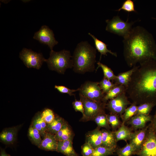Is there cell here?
I'll return each mask as SVG.
<instances>
[{"mask_svg": "<svg viewBox=\"0 0 156 156\" xmlns=\"http://www.w3.org/2000/svg\"><path fill=\"white\" fill-rule=\"evenodd\" d=\"M96 53V49L87 41L79 43L72 56L73 71L79 74L94 71Z\"/></svg>", "mask_w": 156, "mask_h": 156, "instance_id": "obj_3", "label": "cell"}, {"mask_svg": "<svg viewBox=\"0 0 156 156\" xmlns=\"http://www.w3.org/2000/svg\"><path fill=\"white\" fill-rule=\"evenodd\" d=\"M151 120V117L150 116L138 114L131 118L129 122L136 128H142L145 126L146 122Z\"/></svg>", "mask_w": 156, "mask_h": 156, "instance_id": "obj_20", "label": "cell"}, {"mask_svg": "<svg viewBox=\"0 0 156 156\" xmlns=\"http://www.w3.org/2000/svg\"><path fill=\"white\" fill-rule=\"evenodd\" d=\"M99 86L103 93L105 94L112 88L117 85L107 79L103 77L99 82Z\"/></svg>", "mask_w": 156, "mask_h": 156, "instance_id": "obj_31", "label": "cell"}, {"mask_svg": "<svg viewBox=\"0 0 156 156\" xmlns=\"http://www.w3.org/2000/svg\"><path fill=\"white\" fill-rule=\"evenodd\" d=\"M86 137V142L89 144L94 149L101 145L102 134L101 131L98 127L88 132Z\"/></svg>", "mask_w": 156, "mask_h": 156, "instance_id": "obj_13", "label": "cell"}, {"mask_svg": "<svg viewBox=\"0 0 156 156\" xmlns=\"http://www.w3.org/2000/svg\"><path fill=\"white\" fill-rule=\"evenodd\" d=\"M98 66L97 69L101 67L103 71L104 74V77L112 81H114L115 79L116 75H115L111 69L106 65L104 64L99 61L97 63Z\"/></svg>", "mask_w": 156, "mask_h": 156, "instance_id": "obj_29", "label": "cell"}, {"mask_svg": "<svg viewBox=\"0 0 156 156\" xmlns=\"http://www.w3.org/2000/svg\"><path fill=\"white\" fill-rule=\"evenodd\" d=\"M107 116L109 123L110 125L113 129L115 130L120 124L117 114L111 113L107 115Z\"/></svg>", "mask_w": 156, "mask_h": 156, "instance_id": "obj_36", "label": "cell"}, {"mask_svg": "<svg viewBox=\"0 0 156 156\" xmlns=\"http://www.w3.org/2000/svg\"><path fill=\"white\" fill-rule=\"evenodd\" d=\"M73 133L69 125L65 122L60 130L55 135L56 140L58 141L68 140H73Z\"/></svg>", "mask_w": 156, "mask_h": 156, "instance_id": "obj_18", "label": "cell"}, {"mask_svg": "<svg viewBox=\"0 0 156 156\" xmlns=\"http://www.w3.org/2000/svg\"><path fill=\"white\" fill-rule=\"evenodd\" d=\"M123 10L128 12H136L133 1L132 0H126L122 3L121 8L116 11H119Z\"/></svg>", "mask_w": 156, "mask_h": 156, "instance_id": "obj_35", "label": "cell"}, {"mask_svg": "<svg viewBox=\"0 0 156 156\" xmlns=\"http://www.w3.org/2000/svg\"><path fill=\"white\" fill-rule=\"evenodd\" d=\"M154 106L153 104L148 103H146L141 104L137 107L136 115L142 114L148 115Z\"/></svg>", "mask_w": 156, "mask_h": 156, "instance_id": "obj_33", "label": "cell"}, {"mask_svg": "<svg viewBox=\"0 0 156 156\" xmlns=\"http://www.w3.org/2000/svg\"><path fill=\"white\" fill-rule=\"evenodd\" d=\"M33 38L48 45L51 50L58 43L55 39L53 31L46 25L42 26L39 30L35 33Z\"/></svg>", "mask_w": 156, "mask_h": 156, "instance_id": "obj_9", "label": "cell"}, {"mask_svg": "<svg viewBox=\"0 0 156 156\" xmlns=\"http://www.w3.org/2000/svg\"><path fill=\"white\" fill-rule=\"evenodd\" d=\"M94 149L88 143L85 142L81 146V153L83 156H91Z\"/></svg>", "mask_w": 156, "mask_h": 156, "instance_id": "obj_38", "label": "cell"}, {"mask_svg": "<svg viewBox=\"0 0 156 156\" xmlns=\"http://www.w3.org/2000/svg\"><path fill=\"white\" fill-rule=\"evenodd\" d=\"M126 88L125 93L136 104L148 103L156 105V60L140 64Z\"/></svg>", "mask_w": 156, "mask_h": 156, "instance_id": "obj_1", "label": "cell"}, {"mask_svg": "<svg viewBox=\"0 0 156 156\" xmlns=\"http://www.w3.org/2000/svg\"><path fill=\"white\" fill-rule=\"evenodd\" d=\"M88 34L93 39L96 49L100 53V60H101L102 55H107V53H108L116 57L117 56L116 53L113 52L110 50H109L107 49V45L97 39L94 35L90 33H89Z\"/></svg>", "mask_w": 156, "mask_h": 156, "instance_id": "obj_21", "label": "cell"}, {"mask_svg": "<svg viewBox=\"0 0 156 156\" xmlns=\"http://www.w3.org/2000/svg\"><path fill=\"white\" fill-rule=\"evenodd\" d=\"M19 57L28 68L39 69L45 60L41 53H37L31 49L23 48L19 53Z\"/></svg>", "mask_w": 156, "mask_h": 156, "instance_id": "obj_8", "label": "cell"}, {"mask_svg": "<svg viewBox=\"0 0 156 156\" xmlns=\"http://www.w3.org/2000/svg\"><path fill=\"white\" fill-rule=\"evenodd\" d=\"M151 129L140 150L137 153L140 156H156V133Z\"/></svg>", "mask_w": 156, "mask_h": 156, "instance_id": "obj_11", "label": "cell"}, {"mask_svg": "<svg viewBox=\"0 0 156 156\" xmlns=\"http://www.w3.org/2000/svg\"><path fill=\"white\" fill-rule=\"evenodd\" d=\"M115 148L101 145L94 149L91 156H107L113 154Z\"/></svg>", "mask_w": 156, "mask_h": 156, "instance_id": "obj_26", "label": "cell"}, {"mask_svg": "<svg viewBox=\"0 0 156 156\" xmlns=\"http://www.w3.org/2000/svg\"><path fill=\"white\" fill-rule=\"evenodd\" d=\"M128 19L124 21L117 15L114 16L111 19H107L105 30L110 33L123 36H126L132 29L134 22H128Z\"/></svg>", "mask_w": 156, "mask_h": 156, "instance_id": "obj_6", "label": "cell"}, {"mask_svg": "<svg viewBox=\"0 0 156 156\" xmlns=\"http://www.w3.org/2000/svg\"><path fill=\"white\" fill-rule=\"evenodd\" d=\"M102 143L101 145L116 148V141L114 132L104 130L101 131Z\"/></svg>", "mask_w": 156, "mask_h": 156, "instance_id": "obj_19", "label": "cell"}, {"mask_svg": "<svg viewBox=\"0 0 156 156\" xmlns=\"http://www.w3.org/2000/svg\"><path fill=\"white\" fill-rule=\"evenodd\" d=\"M49 69L59 73L64 74L68 68H73V62L69 51L63 50L58 52L51 51L50 57L45 60Z\"/></svg>", "mask_w": 156, "mask_h": 156, "instance_id": "obj_4", "label": "cell"}, {"mask_svg": "<svg viewBox=\"0 0 156 156\" xmlns=\"http://www.w3.org/2000/svg\"><path fill=\"white\" fill-rule=\"evenodd\" d=\"M93 120L97 124L98 127H104L106 128L109 127V123L107 115L105 113L100 114L97 116Z\"/></svg>", "mask_w": 156, "mask_h": 156, "instance_id": "obj_30", "label": "cell"}, {"mask_svg": "<svg viewBox=\"0 0 156 156\" xmlns=\"http://www.w3.org/2000/svg\"><path fill=\"white\" fill-rule=\"evenodd\" d=\"M130 104L125 92L110 100L106 105L111 113L121 115L125 112L127 105Z\"/></svg>", "mask_w": 156, "mask_h": 156, "instance_id": "obj_10", "label": "cell"}, {"mask_svg": "<svg viewBox=\"0 0 156 156\" xmlns=\"http://www.w3.org/2000/svg\"><path fill=\"white\" fill-rule=\"evenodd\" d=\"M57 151L66 156H78L73 148L72 141L69 140L58 141Z\"/></svg>", "mask_w": 156, "mask_h": 156, "instance_id": "obj_15", "label": "cell"}, {"mask_svg": "<svg viewBox=\"0 0 156 156\" xmlns=\"http://www.w3.org/2000/svg\"><path fill=\"white\" fill-rule=\"evenodd\" d=\"M30 1V0H22V1L24 2H25V3H26V2H29V1Z\"/></svg>", "mask_w": 156, "mask_h": 156, "instance_id": "obj_42", "label": "cell"}, {"mask_svg": "<svg viewBox=\"0 0 156 156\" xmlns=\"http://www.w3.org/2000/svg\"><path fill=\"white\" fill-rule=\"evenodd\" d=\"M0 156H11L9 154L6 153L5 151L3 149L1 150Z\"/></svg>", "mask_w": 156, "mask_h": 156, "instance_id": "obj_41", "label": "cell"}, {"mask_svg": "<svg viewBox=\"0 0 156 156\" xmlns=\"http://www.w3.org/2000/svg\"><path fill=\"white\" fill-rule=\"evenodd\" d=\"M114 133L117 142L121 140H126L130 139L133 133L124 124L114 132Z\"/></svg>", "mask_w": 156, "mask_h": 156, "instance_id": "obj_25", "label": "cell"}, {"mask_svg": "<svg viewBox=\"0 0 156 156\" xmlns=\"http://www.w3.org/2000/svg\"><path fill=\"white\" fill-rule=\"evenodd\" d=\"M32 125L34 127L39 131L42 136L44 137L48 132L47 124L41 118L40 113L38 114L35 118Z\"/></svg>", "mask_w": 156, "mask_h": 156, "instance_id": "obj_24", "label": "cell"}, {"mask_svg": "<svg viewBox=\"0 0 156 156\" xmlns=\"http://www.w3.org/2000/svg\"><path fill=\"white\" fill-rule=\"evenodd\" d=\"M28 134L31 141L39 147L42 140L39 131L31 125L29 129Z\"/></svg>", "mask_w": 156, "mask_h": 156, "instance_id": "obj_27", "label": "cell"}, {"mask_svg": "<svg viewBox=\"0 0 156 156\" xmlns=\"http://www.w3.org/2000/svg\"><path fill=\"white\" fill-rule=\"evenodd\" d=\"M78 89L79 94L97 101H103L105 94L99 86V82L87 81Z\"/></svg>", "mask_w": 156, "mask_h": 156, "instance_id": "obj_7", "label": "cell"}, {"mask_svg": "<svg viewBox=\"0 0 156 156\" xmlns=\"http://www.w3.org/2000/svg\"><path fill=\"white\" fill-rule=\"evenodd\" d=\"M137 107L136 104L133 103L130 107L126 108L122 116L124 122L129 119L133 115H136Z\"/></svg>", "mask_w": 156, "mask_h": 156, "instance_id": "obj_32", "label": "cell"}, {"mask_svg": "<svg viewBox=\"0 0 156 156\" xmlns=\"http://www.w3.org/2000/svg\"><path fill=\"white\" fill-rule=\"evenodd\" d=\"M18 128L13 127L3 130L0 134L1 140L6 144H12L16 139Z\"/></svg>", "mask_w": 156, "mask_h": 156, "instance_id": "obj_14", "label": "cell"}, {"mask_svg": "<svg viewBox=\"0 0 156 156\" xmlns=\"http://www.w3.org/2000/svg\"><path fill=\"white\" fill-rule=\"evenodd\" d=\"M125 89L126 88L124 86L116 85L105 94L103 101L106 103L108 100L113 99L119 95L125 92Z\"/></svg>", "mask_w": 156, "mask_h": 156, "instance_id": "obj_23", "label": "cell"}, {"mask_svg": "<svg viewBox=\"0 0 156 156\" xmlns=\"http://www.w3.org/2000/svg\"><path fill=\"white\" fill-rule=\"evenodd\" d=\"M58 142L55 135L47 132L39 148L47 151H57Z\"/></svg>", "mask_w": 156, "mask_h": 156, "instance_id": "obj_12", "label": "cell"}, {"mask_svg": "<svg viewBox=\"0 0 156 156\" xmlns=\"http://www.w3.org/2000/svg\"><path fill=\"white\" fill-rule=\"evenodd\" d=\"M65 122L62 118L58 116L55 117L52 122L47 125V131L55 135L61 129Z\"/></svg>", "mask_w": 156, "mask_h": 156, "instance_id": "obj_22", "label": "cell"}, {"mask_svg": "<svg viewBox=\"0 0 156 156\" xmlns=\"http://www.w3.org/2000/svg\"><path fill=\"white\" fill-rule=\"evenodd\" d=\"M80 100L84 107V113L81 120L87 121L93 120L99 114L105 113L106 103L104 101H97L79 94Z\"/></svg>", "mask_w": 156, "mask_h": 156, "instance_id": "obj_5", "label": "cell"}, {"mask_svg": "<svg viewBox=\"0 0 156 156\" xmlns=\"http://www.w3.org/2000/svg\"><path fill=\"white\" fill-rule=\"evenodd\" d=\"M151 129L156 132V112L152 123Z\"/></svg>", "mask_w": 156, "mask_h": 156, "instance_id": "obj_40", "label": "cell"}, {"mask_svg": "<svg viewBox=\"0 0 156 156\" xmlns=\"http://www.w3.org/2000/svg\"><path fill=\"white\" fill-rule=\"evenodd\" d=\"M138 66H135L131 69L119 73L114 80V83L117 85L124 86L126 88L130 82L131 77L133 72L137 68Z\"/></svg>", "mask_w": 156, "mask_h": 156, "instance_id": "obj_16", "label": "cell"}, {"mask_svg": "<svg viewBox=\"0 0 156 156\" xmlns=\"http://www.w3.org/2000/svg\"><path fill=\"white\" fill-rule=\"evenodd\" d=\"M123 55L131 67L150 59L156 60V44L152 35L143 27L132 28L123 38Z\"/></svg>", "mask_w": 156, "mask_h": 156, "instance_id": "obj_2", "label": "cell"}, {"mask_svg": "<svg viewBox=\"0 0 156 156\" xmlns=\"http://www.w3.org/2000/svg\"><path fill=\"white\" fill-rule=\"evenodd\" d=\"M146 129L138 131L133 133L130 139L131 143L135 147L137 153L141 149L146 138Z\"/></svg>", "mask_w": 156, "mask_h": 156, "instance_id": "obj_17", "label": "cell"}, {"mask_svg": "<svg viewBox=\"0 0 156 156\" xmlns=\"http://www.w3.org/2000/svg\"><path fill=\"white\" fill-rule=\"evenodd\" d=\"M136 153L137 151L135 147L130 143L118 149L117 151L118 156H131Z\"/></svg>", "mask_w": 156, "mask_h": 156, "instance_id": "obj_28", "label": "cell"}, {"mask_svg": "<svg viewBox=\"0 0 156 156\" xmlns=\"http://www.w3.org/2000/svg\"><path fill=\"white\" fill-rule=\"evenodd\" d=\"M41 118L47 124L52 122L55 118V117L53 111L51 109L46 108L40 113Z\"/></svg>", "mask_w": 156, "mask_h": 156, "instance_id": "obj_34", "label": "cell"}, {"mask_svg": "<svg viewBox=\"0 0 156 156\" xmlns=\"http://www.w3.org/2000/svg\"><path fill=\"white\" fill-rule=\"evenodd\" d=\"M54 87L59 92L62 93L67 94L70 96L74 95L73 93L79 91L78 88L76 90L70 89L63 86L55 85Z\"/></svg>", "mask_w": 156, "mask_h": 156, "instance_id": "obj_37", "label": "cell"}, {"mask_svg": "<svg viewBox=\"0 0 156 156\" xmlns=\"http://www.w3.org/2000/svg\"><path fill=\"white\" fill-rule=\"evenodd\" d=\"M73 107L75 111L79 112L82 113V115L84 114V109L83 105L81 100L75 99L72 103Z\"/></svg>", "mask_w": 156, "mask_h": 156, "instance_id": "obj_39", "label": "cell"}]
</instances>
